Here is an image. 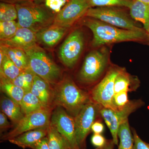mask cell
I'll return each mask as SVG.
<instances>
[{"label":"cell","mask_w":149,"mask_h":149,"mask_svg":"<svg viewBox=\"0 0 149 149\" xmlns=\"http://www.w3.org/2000/svg\"><path fill=\"white\" fill-rule=\"evenodd\" d=\"M47 137L49 149H71L66 139L51 123L48 127Z\"/></svg>","instance_id":"obj_22"},{"label":"cell","mask_w":149,"mask_h":149,"mask_svg":"<svg viewBox=\"0 0 149 149\" xmlns=\"http://www.w3.org/2000/svg\"><path fill=\"white\" fill-rule=\"evenodd\" d=\"M146 32H147V34H148V38H149V44H148V46H149V28L148 29H147V30H146Z\"/></svg>","instance_id":"obj_41"},{"label":"cell","mask_w":149,"mask_h":149,"mask_svg":"<svg viewBox=\"0 0 149 149\" xmlns=\"http://www.w3.org/2000/svg\"><path fill=\"white\" fill-rule=\"evenodd\" d=\"M53 91L54 103L74 118L91 100V94L80 89L69 77L56 84Z\"/></svg>","instance_id":"obj_3"},{"label":"cell","mask_w":149,"mask_h":149,"mask_svg":"<svg viewBox=\"0 0 149 149\" xmlns=\"http://www.w3.org/2000/svg\"><path fill=\"white\" fill-rule=\"evenodd\" d=\"M50 123L66 139L71 149H80L75 136L74 117L61 107L58 106L52 114Z\"/></svg>","instance_id":"obj_12"},{"label":"cell","mask_w":149,"mask_h":149,"mask_svg":"<svg viewBox=\"0 0 149 149\" xmlns=\"http://www.w3.org/2000/svg\"><path fill=\"white\" fill-rule=\"evenodd\" d=\"M119 144L118 149H133L134 139L128 120L123 123L118 128Z\"/></svg>","instance_id":"obj_23"},{"label":"cell","mask_w":149,"mask_h":149,"mask_svg":"<svg viewBox=\"0 0 149 149\" xmlns=\"http://www.w3.org/2000/svg\"><path fill=\"white\" fill-rule=\"evenodd\" d=\"M4 52L22 70L29 68L28 56L25 51L19 48L1 45Z\"/></svg>","instance_id":"obj_21"},{"label":"cell","mask_w":149,"mask_h":149,"mask_svg":"<svg viewBox=\"0 0 149 149\" xmlns=\"http://www.w3.org/2000/svg\"><path fill=\"white\" fill-rule=\"evenodd\" d=\"M29 61V68L50 84L62 80V71L45 50L38 45L25 51Z\"/></svg>","instance_id":"obj_5"},{"label":"cell","mask_w":149,"mask_h":149,"mask_svg":"<svg viewBox=\"0 0 149 149\" xmlns=\"http://www.w3.org/2000/svg\"><path fill=\"white\" fill-rule=\"evenodd\" d=\"M121 68V67L111 64L105 76L91 91V98L93 101L104 107L114 110L112 99L115 95V80Z\"/></svg>","instance_id":"obj_10"},{"label":"cell","mask_w":149,"mask_h":149,"mask_svg":"<svg viewBox=\"0 0 149 149\" xmlns=\"http://www.w3.org/2000/svg\"><path fill=\"white\" fill-rule=\"evenodd\" d=\"M18 22L15 20L0 21V40L1 41L10 39L19 28Z\"/></svg>","instance_id":"obj_29"},{"label":"cell","mask_w":149,"mask_h":149,"mask_svg":"<svg viewBox=\"0 0 149 149\" xmlns=\"http://www.w3.org/2000/svg\"><path fill=\"white\" fill-rule=\"evenodd\" d=\"M127 92H123L115 94L112 99V104L114 110L122 109L129 102Z\"/></svg>","instance_id":"obj_31"},{"label":"cell","mask_w":149,"mask_h":149,"mask_svg":"<svg viewBox=\"0 0 149 149\" xmlns=\"http://www.w3.org/2000/svg\"><path fill=\"white\" fill-rule=\"evenodd\" d=\"M52 114L51 108H45L24 115L12 130L3 136L2 140L8 141L29 130L49 127Z\"/></svg>","instance_id":"obj_11"},{"label":"cell","mask_w":149,"mask_h":149,"mask_svg":"<svg viewBox=\"0 0 149 149\" xmlns=\"http://www.w3.org/2000/svg\"><path fill=\"white\" fill-rule=\"evenodd\" d=\"M107 141L101 134L94 133L91 138L92 143L97 148H101L104 146Z\"/></svg>","instance_id":"obj_34"},{"label":"cell","mask_w":149,"mask_h":149,"mask_svg":"<svg viewBox=\"0 0 149 149\" xmlns=\"http://www.w3.org/2000/svg\"><path fill=\"white\" fill-rule=\"evenodd\" d=\"M109 46L95 48L86 56L77 75L81 84L91 85L98 83L111 66Z\"/></svg>","instance_id":"obj_2"},{"label":"cell","mask_w":149,"mask_h":149,"mask_svg":"<svg viewBox=\"0 0 149 149\" xmlns=\"http://www.w3.org/2000/svg\"><path fill=\"white\" fill-rule=\"evenodd\" d=\"M3 2L9 3L16 4L20 3L34 1L33 0H1Z\"/></svg>","instance_id":"obj_38"},{"label":"cell","mask_w":149,"mask_h":149,"mask_svg":"<svg viewBox=\"0 0 149 149\" xmlns=\"http://www.w3.org/2000/svg\"><path fill=\"white\" fill-rule=\"evenodd\" d=\"M129 14L133 19L143 24L146 30L149 28V4L132 0L129 7Z\"/></svg>","instance_id":"obj_20"},{"label":"cell","mask_w":149,"mask_h":149,"mask_svg":"<svg viewBox=\"0 0 149 149\" xmlns=\"http://www.w3.org/2000/svg\"><path fill=\"white\" fill-rule=\"evenodd\" d=\"M69 28L52 24L36 33L37 43L46 47L52 48L61 40Z\"/></svg>","instance_id":"obj_15"},{"label":"cell","mask_w":149,"mask_h":149,"mask_svg":"<svg viewBox=\"0 0 149 149\" xmlns=\"http://www.w3.org/2000/svg\"><path fill=\"white\" fill-rule=\"evenodd\" d=\"M104 130V126L102 123L97 120L93 123L91 128V131L96 134H102Z\"/></svg>","instance_id":"obj_35"},{"label":"cell","mask_w":149,"mask_h":149,"mask_svg":"<svg viewBox=\"0 0 149 149\" xmlns=\"http://www.w3.org/2000/svg\"><path fill=\"white\" fill-rule=\"evenodd\" d=\"M1 88L9 97L20 105L25 93L22 88L15 85L9 80L1 78Z\"/></svg>","instance_id":"obj_25"},{"label":"cell","mask_w":149,"mask_h":149,"mask_svg":"<svg viewBox=\"0 0 149 149\" xmlns=\"http://www.w3.org/2000/svg\"><path fill=\"white\" fill-rule=\"evenodd\" d=\"M118 7L91 8L85 16L98 19L113 26L128 30L139 31L144 29L125 10ZM84 16V17H85Z\"/></svg>","instance_id":"obj_6"},{"label":"cell","mask_w":149,"mask_h":149,"mask_svg":"<svg viewBox=\"0 0 149 149\" xmlns=\"http://www.w3.org/2000/svg\"><path fill=\"white\" fill-rule=\"evenodd\" d=\"M17 19L15 4L3 2L0 3V21H13Z\"/></svg>","instance_id":"obj_30"},{"label":"cell","mask_w":149,"mask_h":149,"mask_svg":"<svg viewBox=\"0 0 149 149\" xmlns=\"http://www.w3.org/2000/svg\"><path fill=\"white\" fill-rule=\"evenodd\" d=\"M85 43V35L80 28L74 29L60 48L58 57L67 67L72 68L82 54Z\"/></svg>","instance_id":"obj_9"},{"label":"cell","mask_w":149,"mask_h":149,"mask_svg":"<svg viewBox=\"0 0 149 149\" xmlns=\"http://www.w3.org/2000/svg\"><path fill=\"white\" fill-rule=\"evenodd\" d=\"M34 2L45 1V0H33Z\"/></svg>","instance_id":"obj_42"},{"label":"cell","mask_w":149,"mask_h":149,"mask_svg":"<svg viewBox=\"0 0 149 149\" xmlns=\"http://www.w3.org/2000/svg\"><path fill=\"white\" fill-rule=\"evenodd\" d=\"M91 8L118 7L128 8L132 0H87Z\"/></svg>","instance_id":"obj_28"},{"label":"cell","mask_w":149,"mask_h":149,"mask_svg":"<svg viewBox=\"0 0 149 149\" xmlns=\"http://www.w3.org/2000/svg\"><path fill=\"white\" fill-rule=\"evenodd\" d=\"M49 84L38 75L35 74L30 92L41 101L42 103L50 108L53 101L54 91Z\"/></svg>","instance_id":"obj_18"},{"label":"cell","mask_w":149,"mask_h":149,"mask_svg":"<svg viewBox=\"0 0 149 149\" xmlns=\"http://www.w3.org/2000/svg\"><path fill=\"white\" fill-rule=\"evenodd\" d=\"M35 74L28 68L22 70L16 78L11 82L22 88L25 93H27L31 91Z\"/></svg>","instance_id":"obj_27"},{"label":"cell","mask_w":149,"mask_h":149,"mask_svg":"<svg viewBox=\"0 0 149 149\" xmlns=\"http://www.w3.org/2000/svg\"><path fill=\"white\" fill-rule=\"evenodd\" d=\"M134 1H139L146 3L148 4H149V0H134Z\"/></svg>","instance_id":"obj_40"},{"label":"cell","mask_w":149,"mask_h":149,"mask_svg":"<svg viewBox=\"0 0 149 149\" xmlns=\"http://www.w3.org/2000/svg\"><path fill=\"white\" fill-rule=\"evenodd\" d=\"M90 8L87 0H69L56 15L53 24L70 28L74 22L84 17Z\"/></svg>","instance_id":"obj_13"},{"label":"cell","mask_w":149,"mask_h":149,"mask_svg":"<svg viewBox=\"0 0 149 149\" xmlns=\"http://www.w3.org/2000/svg\"><path fill=\"white\" fill-rule=\"evenodd\" d=\"M80 23L93 32L91 44L94 48L126 42H136L148 45V36L144 29L139 31L121 29L85 16L80 19Z\"/></svg>","instance_id":"obj_1"},{"label":"cell","mask_w":149,"mask_h":149,"mask_svg":"<svg viewBox=\"0 0 149 149\" xmlns=\"http://www.w3.org/2000/svg\"><path fill=\"white\" fill-rule=\"evenodd\" d=\"M48 128V127L29 130L8 141L11 143L23 149L30 148L33 149L39 141L47 136Z\"/></svg>","instance_id":"obj_16"},{"label":"cell","mask_w":149,"mask_h":149,"mask_svg":"<svg viewBox=\"0 0 149 149\" xmlns=\"http://www.w3.org/2000/svg\"><path fill=\"white\" fill-rule=\"evenodd\" d=\"M20 106L24 115L45 108H49L45 106L38 98L31 92L24 94Z\"/></svg>","instance_id":"obj_26"},{"label":"cell","mask_w":149,"mask_h":149,"mask_svg":"<svg viewBox=\"0 0 149 149\" xmlns=\"http://www.w3.org/2000/svg\"><path fill=\"white\" fill-rule=\"evenodd\" d=\"M69 0H45V6L56 13H58Z\"/></svg>","instance_id":"obj_32"},{"label":"cell","mask_w":149,"mask_h":149,"mask_svg":"<svg viewBox=\"0 0 149 149\" xmlns=\"http://www.w3.org/2000/svg\"><path fill=\"white\" fill-rule=\"evenodd\" d=\"M10 124L8 122L7 119V116L2 112L0 113V128L1 130H5L9 128Z\"/></svg>","instance_id":"obj_36"},{"label":"cell","mask_w":149,"mask_h":149,"mask_svg":"<svg viewBox=\"0 0 149 149\" xmlns=\"http://www.w3.org/2000/svg\"><path fill=\"white\" fill-rule=\"evenodd\" d=\"M33 149H49L47 137L43 138L35 145Z\"/></svg>","instance_id":"obj_37"},{"label":"cell","mask_w":149,"mask_h":149,"mask_svg":"<svg viewBox=\"0 0 149 149\" xmlns=\"http://www.w3.org/2000/svg\"><path fill=\"white\" fill-rule=\"evenodd\" d=\"M22 70H23L19 68L8 56L4 53L3 61L0 63L1 78L13 81L21 73Z\"/></svg>","instance_id":"obj_24"},{"label":"cell","mask_w":149,"mask_h":149,"mask_svg":"<svg viewBox=\"0 0 149 149\" xmlns=\"http://www.w3.org/2000/svg\"><path fill=\"white\" fill-rule=\"evenodd\" d=\"M36 33L31 29L19 27L10 39L1 41V45L22 49L24 51L37 45Z\"/></svg>","instance_id":"obj_14"},{"label":"cell","mask_w":149,"mask_h":149,"mask_svg":"<svg viewBox=\"0 0 149 149\" xmlns=\"http://www.w3.org/2000/svg\"><path fill=\"white\" fill-rule=\"evenodd\" d=\"M95 149H99V148H96Z\"/></svg>","instance_id":"obj_43"},{"label":"cell","mask_w":149,"mask_h":149,"mask_svg":"<svg viewBox=\"0 0 149 149\" xmlns=\"http://www.w3.org/2000/svg\"><path fill=\"white\" fill-rule=\"evenodd\" d=\"M132 129L134 139L133 149H149V144L143 141L140 138L135 129L133 128Z\"/></svg>","instance_id":"obj_33"},{"label":"cell","mask_w":149,"mask_h":149,"mask_svg":"<svg viewBox=\"0 0 149 149\" xmlns=\"http://www.w3.org/2000/svg\"><path fill=\"white\" fill-rule=\"evenodd\" d=\"M102 107L91 99L74 118L76 141L80 149L85 147L86 138L97 117L101 116L100 111Z\"/></svg>","instance_id":"obj_8"},{"label":"cell","mask_w":149,"mask_h":149,"mask_svg":"<svg viewBox=\"0 0 149 149\" xmlns=\"http://www.w3.org/2000/svg\"><path fill=\"white\" fill-rule=\"evenodd\" d=\"M17 19L20 27L31 29L35 33L53 24L56 15L45 6L35 2H27L15 4Z\"/></svg>","instance_id":"obj_4"},{"label":"cell","mask_w":149,"mask_h":149,"mask_svg":"<svg viewBox=\"0 0 149 149\" xmlns=\"http://www.w3.org/2000/svg\"><path fill=\"white\" fill-rule=\"evenodd\" d=\"M144 105L145 102L142 100L139 99L130 100L123 108L118 110L102 107L100 111L101 116L109 128L115 145L118 144V133L120 125L128 120V118L131 113Z\"/></svg>","instance_id":"obj_7"},{"label":"cell","mask_w":149,"mask_h":149,"mask_svg":"<svg viewBox=\"0 0 149 149\" xmlns=\"http://www.w3.org/2000/svg\"><path fill=\"white\" fill-rule=\"evenodd\" d=\"M1 107L2 112L15 125L24 116L20 105L9 97H3L1 99Z\"/></svg>","instance_id":"obj_19"},{"label":"cell","mask_w":149,"mask_h":149,"mask_svg":"<svg viewBox=\"0 0 149 149\" xmlns=\"http://www.w3.org/2000/svg\"><path fill=\"white\" fill-rule=\"evenodd\" d=\"M114 145L112 140H108L106 145L102 148H99V149H113Z\"/></svg>","instance_id":"obj_39"},{"label":"cell","mask_w":149,"mask_h":149,"mask_svg":"<svg viewBox=\"0 0 149 149\" xmlns=\"http://www.w3.org/2000/svg\"><path fill=\"white\" fill-rule=\"evenodd\" d=\"M140 85L141 81L139 77L128 73L125 68L122 67L115 80V94L134 92L138 90Z\"/></svg>","instance_id":"obj_17"}]
</instances>
